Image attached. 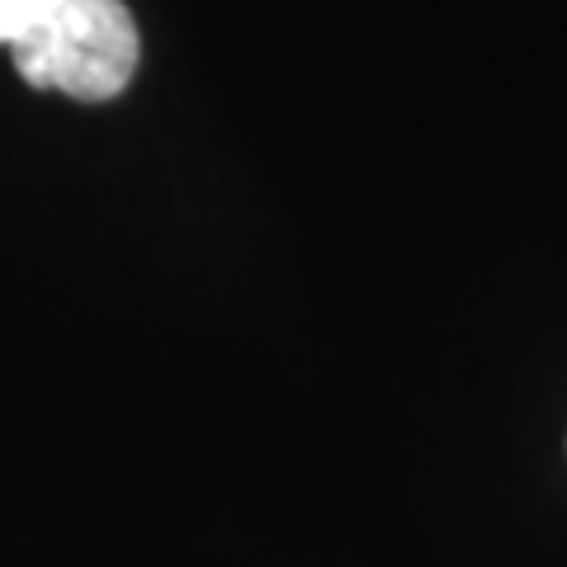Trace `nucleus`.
<instances>
[{"instance_id":"f03ea898","label":"nucleus","mask_w":567,"mask_h":567,"mask_svg":"<svg viewBox=\"0 0 567 567\" xmlns=\"http://www.w3.org/2000/svg\"><path fill=\"white\" fill-rule=\"evenodd\" d=\"M62 6L66 0H0V43L14 48L24 33H33L43 20H52Z\"/></svg>"},{"instance_id":"f257e3e1","label":"nucleus","mask_w":567,"mask_h":567,"mask_svg":"<svg viewBox=\"0 0 567 567\" xmlns=\"http://www.w3.org/2000/svg\"><path fill=\"white\" fill-rule=\"evenodd\" d=\"M10 58L33 91L104 104L128 91L142 39L123 0H66L52 20H43L10 48Z\"/></svg>"}]
</instances>
